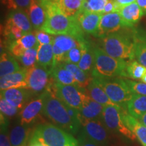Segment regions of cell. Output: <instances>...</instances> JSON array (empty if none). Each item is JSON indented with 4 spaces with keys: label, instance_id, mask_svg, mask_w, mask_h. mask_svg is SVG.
Segmentation results:
<instances>
[{
    "label": "cell",
    "instance_id": "obj_1",
    "mask_svg": "<svg viewBox=\"0 0 146 146\" xmlns=\"http://www.w3.org/2000/svg\"><path fill=\"white\" fill-rule=\"evenodd\" d=\"M46 11V21L41 30L51 35H65L74 37L80 43L87 41L75 17H68L60 12L53 0L41 3Z\"/></svg>",
    "mask_w": 146,
    "mask_h": 146
},
{
    "label": "cell",
    "instance_id": "obj_2",
    "mask_svg": "<svg viewBox=\"0 0 146 146\" xmlns=\"http://www.w3.org/2000/svg\"><path fill=\"white\" fill-rule=\"evenodd\" d=\"M50 86L42 93L43 96L42 114L54 125L70 134L76 135L80 129L76 127L71 119L64 104L55 95Z\"/></svg>",
    "mask_w": 146,
    "mask_h": 146
},
{
    "label": "cell",
    "instance_id": "obj_3",
    "mask_svg": "<svg viewBox=\"0 0 146 146\" xmlns=\"http://www.w3.org/2000/svg\"><path fill=\"white\" fill-rule=\"evenodd\" d=\"M134 29L119 31L100 38V47L111 57L121 60H135Z\"/></svg>",
    "mask_w": 146,
    "mask_h": 146
},
{
    "label": "cell",
    "instance_id": "obj_4",
    "mask_svg": "<svg viewBox=\"0 0 146 146\" xmlns=\"http://www.w3.org/2000/svg\"><path fill=\"white\" fill-rule=\"evenodd\" d=\"M94 66L92 76L95 78H112L118 76L127 77L126 73L127 62L116 59L108 55L100 47L93 46Z\"/></svg>",
    "mask_w": 146,
    "mask_h": 146
},
{
    "label": "cell",
    "instance_id": "obj_5",
    "mask_svg": "<svg viewBox=\"0 0 146 146\" xmlns=\"http://www.w3.org/2000/svg\"><path fill=\"white\" fill-rule=\"evenodd\" d=\"M32 137L47 146H77L78 144L72 134L49 123L38 125Z\"/></svg>",
    "mask_w": 146,
    "mask_h": 146
},
{
    "label": "cell",
    "instance_id": "obj_6",
    "mask_svg": "<svg viewBox=\"0 0 146 146\" xmlns=\"http://www.w3.org/2000/svg\"><path fill=\"white\" fill-rule=\"evenodd\" d=\"M94 81L100 85L115 104L126 109L127 103L132 99L133 93L130 90L124 78H95Z\"/></svg>",
    "mask_w": 146,
    "mask_h": 146
},
{
    "label": "cell",
    "instance_id": "obj_7",
    "mask_svg": "<svg viewBox=\"0 0 146 146\" xmlns=\"http://www.w3.org/2000/svg\"><path fill=\"white\" fill-rule=\"evenodd\" d=\"M102 120L112 133L120 134L135 141L136 136L124 123L122 116V108L118 105L106 106L102 112Z\"/></svg>",
    "mask_w": 146,
    "mask_h": 146
},
{
    "label": "cell",
    "instance_id": "obj_8",
    "mask_svg": "<svg viewBox=\"0 0 146 146\" xmlns=\"http://www.w3.org/2000/svg\"><path fill=\"white\" fill-rule=\"evenodd\" d=\"M51 89L65 104L79 110L81 108L84 98L86 96V89L74 85H63L54 82L51 84Z\"/></svg>",
    "mask_w": 146,
    "mask_h": 146
},
{
    "label": "cell",
    "instance_id": "obj_9",
    "mask_svg": "<svg viewBox=\"0 0 146 146\" xmlns=\"http://www.w3.org/2000/svg\"><path fill=\"white\" fill-rule=\"evenodd\" d=\"M28 88L34 94L44 92L51 84L54 82L51 72L36 64L31 68H27Z\"/></svg>",
    "mask_w": 146,
    "mask_h": 146
},
{
    "label": "cell",
    "instance_id": "obj_10",
    "mask_svg": "<svg viewBox=\"0 0 146 146\" xmlns=\"http://www.w3.org/2000/svg\"><path fill=\"white\" fill-rule=\"evenodd\" d=\"M80 120L83 127L82 131L87 137L100 146L108 145L111 141V132L107 129L102 119L86 120L80 118Z\"/></svg>",
    "mask_w": 146,
    "mask_h": 146
},
{
    "label": "cell",
    "instance_id": "obj_11",
    "mask_svg": "<svg viewBox=\"0 0 146 146\" xmlns=\"http://www.w3.org/2000/svg\"><path fill=\"white\" fill-rule=\"evenodd\" d=\"M123 28L125 27L119 12L102 14L97 36L99 38L104 37L119 31Z\"/></svg>",
    "mask_w": 146,
    "mask_h": 146
},
{
    "label": "cell",
    "instance_id": "obj_12",
    "mask_svg": "<svg viewBox=\"0 0 146 146\" xmlns=\"http://www.w3.org/2000/svg\"><path fill=\"white\" fill-rule=\"evenodd\" d=\"M33 94V93L28 89L12 88L1 90V97L12 106L21 110L31 101Z\"/></svg>",
    "mask_w": 146,
    "mask_h": 146
},
{
    "label": "cell",
    "instance_id": "obj_13",
    "mask_svg": "<svg viewBox=\"0 0 146 146\" xmlns=\"http://www.w3.org/2000/svg\"><path fill=\"white\" fill-rule=\"evenodd\" d=\"M43 107V96L40 94L39 98L29 102L19 113L20 124L29 126L36 119L42 112Z\"/></svg>",
    "mask_w": 146,
    "mask_h": 146
},
{
    "label": "cell",
    "instance_id": "obj_14",
    "mask_svg": "<svg viewBox=\"0 0 146 146\" xmlns=\"http://www.w3.org/2000/svg\"><path fill=\"white\" fill-rule=\"evenodd\" d=\"M102 16L101 13L80 11L76 18L80 27L85 33L97 36Z\"/></svg>",
    "mask_w": 146,
    "mask_h": 146
},
{
    "label": "cell",
    "instance_id": "obj_15",
    "mask_svg": "<svg viewBox=\"0 0 146 146\" xmlns=\"http://www.w3.org/2000/svg\"><path fill=\"white\" fill-rule=\"evenodd\" d=\"M27 68H23L21 70L1 77L0 88L1 90L12 88L28 89Z\"/></svg>",
    "mask_w": 146,
    "mask_h": 146
},
{
    "label": "cell",
    "instance_id": "obj_16",
    "mask_svg": "<svg viewBox=\"0 0 146 146\" xmlns=\"http://www.w3.org/2000/svg\"><path fill=\"white\" fill-rule=\"evenodd\" d=\"M34 130L30 126L21 125V124L14 126L9 133L11 145L12 146H28Z\"/></svg>",
    "mask_w": 146,
    "mask_h": 146
},
{
    "label": "cell",
    "instance_id": "obj_17",
    "mask_svg": "<svg viewBox=\"0 0 146 146\" xmlns=\"http://www.w3.org/2000/svg\"><path fill=\"white\" fill-rule=\"evenodd\" d=\"M104 106L93 100L88 95L84 98L83 105L79 110L80 118L86 120L101 119Z\"/></svg>",
    "mask_w": 146,
    "mask_h": 146
},
{
    "label": "cell",
    "instance_id": "obj_18",
    "mask_svg": "<svg viewBox=\"0 0 146 146\" xmlns=\"http://www.w3.org/2000/svg\"><path fill=\"white\" fill-rule=\"evenodd\" d=\"M118 12L121 16L125 28H133L144 15L136 1L122 7Z\"/></svg>",
    "mask_w": 146,
    "mask_h": 146
},
{
    "label": "cell",
    "instance_id": "obj_19",
    "mask_svg": "<svg viewBox=\"0 0 146 146\" xmlns=\"http://www.w3.org/2000/svg\"><path fill=\"white\" fill-rule=\"evenodd\" d=\"M122 108V107H121ZM122 116L126 126L134 133L139 141L143 146H146V127L128 113L127 110L122 108Z\"/></svg>",
    "mask_w": 146,
    "mask_h": 146
},
{
    "label": "cell",
    "instance_id": "obj_20",
    "mask_svg": "<svg viewBox=\"0 0 146 146\" xmlns=\"http://www.w3.org/2000/svg\"><path fill=\"white\" fill-rule=\"evenodd\" d=\"M26 12L28 14L33 29L41 30L47 18L46 11L38 0H35Z\"/></svg>",
    "mask_w": 146,
    "mask_h": 146
},
{
    "label": "cell",
    "instance_id": "obj_21",
    "mask_svg": "<svg viewBox=\"0 0 146 146\" xmlns=\"http://www.w3.org/2000/svg\"><path fill=\"white\" fill-rule=\"evenodd\" d=\"M8 19L14 25L21 29L26 34L32 33L33 27L26 11L21 9L12 10L9 14Z\"/></svg>",
    "mask_w": 146,
    "mask_h": 146
},
{
    "label": "cell",
    "instance_id": "obj_22",
    "mask_svg": "<svg viewBox=\"0 0 146 146\" xmlns=\"http://www.w3.org/2000/svg\"><path fill=\"white\" fill-rule=\"evenodd\" d=\"M135 59L146 68V32L134 29Z\"/></svg>",
    "mask_w": 146,
    "mask_h": 146
},
{
    "label": "cell",
    "instance_id": "obj_23",
    "mask_svg": "<svg viewBox=\"0 0 146 146\" xmlns=\"http://www.w3.org/2000/svg\"><path fill=\"white\" fill-rule=\"evenodd\" d=\"M82 56L78 63V67L87 74L92 76V71L94 66V54L93 45L87 41L81 43Z\"/></svg>",
    "mask_w": 146,
    "mask_h": 146
},
{
    "label": "cell",
    "instance_id": "obj_24",
    "mask_svg": "<svg viewBox=\"0 0 146 146\" xmlns=\"http://www.w3.org/2000/svg\"><path fill=\"white\" fill-rule=\"evenodd\" d=\"M128 113L136 119H140L146 112V96L133 94L126 107Z\"/></svg>",
    "mask_w": 146,
    "mask_h": 146
},
{
    "label": "cell",
    "instance_id": "obj_25",
    "mask_svg": "<svg viewBox=\"0 0 146 146\" xmlns=\"http://www.w3.org/2000/svg\"><path fill=\"white\" fill-rule=\"evenodd\" d=\"M37 64L51 72L54 65L53 43L39 44L37 48Z\"/></svg>",
    "mask_w": 146,
    "mask_h": 146
},
{
    "label": "cell",
    "instance_id": "obj_26",
    "mask_svg": "<svg viewBox=\"0 0 146 146\" xmlns=\"http://www.w3.org/2000/svg\"><path fill=\"white\" fill-rule=\"evenodd\" d=\"M86 92L91 99L103 105L104 106L108 105H116L110 99L105 91L98 84H97L94 79L87 87Z\"/></svg>",
    "mask_w": 146,
    "mask_h": 146
},
{
    "label": "cell",
    "instance_id": "obj_27",
    "mask_svg": "<svg viewBox=\"0 0 146 146\" xmlns=\"http://www.w3.org/2000/svg\"><path fill=\"white\" fill-rule=\"evenodd\" d=\"M60 64H61L62 66H63L65 68H66L67 70H68L72 73L74 78H75L77 85L79 87L86 89L87 87L92 81L93 76L84 72L83 70H81L78 67V65L66 62H63Z\"/></svg>",
    "mask_w": 146,
    "mask_h": 146
},
{
    "label": "cell",
    "instance_id": "obj_28",
    "mask_svg": "<svg viewBox=\"0 0 146 146\" xmlns=\"http://www.w3.org/2000/svg\"><path fill=\"white\" fill-rule=\"evenodd\" d=\"M51 75L56 83L63 85H74L78 86L73 74L62 66L61 64H58L53 67L51 70Z\"/></svg>",
    "mask_w": 146,
    "mask_h": 146
},
{
    "label": "cell",
    "instance_id": "obj_29",
    "mask_svg": "<svg viewBox=\"0 0 146 146\" xmlns=\"http://www.w3.org/2000/svg\"><path fill=\"white\" fill-rule=\"evenodd\" d=\"M60 12L68 17H75L81 10L83 0H53Z\"/></svg>",
    "mask_w": 146,
    "mask_h": 146
},
{
    "label": "cell",
    "instance_id": "obj_30",
    "mask_svg": "<svg viewBox=\"0 0 146 146\" xmlns=\"http://www.w3.org/2000/svg\"><path fill=\"white\" fill-rule=\"evenodd\" d=\"M23 68L20 66L17 60L12 55L8 53H1L0 60V76L1 77L12 74L21 70Z\"/></svg>",
    "mask_w": 146,
    "mask_h": 146
},
{
    "label": "cell",
    "instance_id": "obj_31",
    "mask_svg": "<svg viewBox=\"0 0 146 146\" xmlns=\"http://www.w3.org/2000/svg\"><path fill=\"white\" fill-rule=\"evenodd\" d=\"M25 35H26V33L21 29L14 25L8 19L7 20L4 29H3V35L6 40L8 47L11 43L21 39Z\"/></svg>",
    "mask_w": 146,
    "mask_h": 146
},
{
    "label": "cell",
    "instance_id": "obj_32",
    "mask_svg": "<svg viewBox=\"0 0 146 146\" xmlns=\"http://www.w3.org/2000/svg\"><path fill=\"white\" fill-rule=\"evenodd\" d=\"M53 43L57 45L60 49H61L66 53L74 47L81 45V43L76 41L74 37L70 35H59L55 36Z\"/></svg>",
    "mask_w": 146,
    "mask_h": 146
},
{
    "label": "cell",
    "instance_id": "obj_33",
    "mask_svg": "<svg viewBox=\"0 0 146 146\" xmlns=\"http://www.w3.org/2000/svg\"><path fill=\"white\" fill-rule=\"evenodd\" d=\"M145 71V67L138 62L137 60H129L127 62V68H126L127 77L135 80L141 79Z\"/></svg>",
    "mask_w": 146,
    "mask_h": 146
},
{
    "label": "cell",
    "instance_id": "obj_34",
    "mask_svg": "<svg viewBox=\"0 0 146 146\" xmlns=\"http://www.w3.org/2000/svg\"><path fill=\"white\" fill-rule=\"evenodd\" d=\"M108 1V0H83L80 11L102 14Z\"/></svg>",
    "mask_w": 146,
    "mask_h": 146
},
{
    "label": "cell",
    "instance_id": "obj_35",
    "mask_svg": "<svg viewBox=\"0 0 146 146\" xmlns=\"http://www.w3.org/2000/svg\"><path fill=\"white\" fill-rule=\"evenodd\" d=\"M18 59L25 68H31L37 62V48L27 50L25 54Z\"/></svg>",
    "mask_w": 146,
    "mask_h": 146
},
{
    "label": "cell",
    "instance_id": "obj_36",
    "mask_svg": "<svg viewBox=\"0 0 146 146\" xmlns=\"http://www.w3.org/2000/svg\"><path fill=\"white\" fill-rule=\"evenodd\" d=\"M17 41L21 43L27 50L31 48H38L39 45V43L38 42L34 33H30L25 35Z\"/></svg>",
    "mask_w": 146,
    "mask_h": 146
},
{
    "label": "cell",
    "instance_id": "obj_37",
    "mask_svg": "<svg viewBox=\"0 0 146 146\" xmlns=\"http://www.w3.org/2000/svg\"><path fill=\"white\" fill-rule=\"evenodd\" d=\"M82 56V47L81 43L80 46H77L71 49L70 51L66 54L65 59L64 62L72 63L78 65Z\"/></svg>",
    "mask_w": 146,
    "mask_h": 146
},
{
    "label": "cell",
    "instance_id": "obj_38",
    "mask_svg": "<svg viewBox=\"0 0 146 146\" xmlns=\"http://www.w3.org/2000/svg\"><path fill=\"white\" fill-rule=\"evenodd\" d=\"M0 110H1V114H3L7 118H12L18 114L19 109L16 108L13 106L11 105L4 98L1 97V100H0Z\"/></svg>",
    "mask_w": 146,
    "mask_h": 146
},
{
    "label": "cell",
    "instance_id": "obj_39",
    "mask_svg": "<svg viewBox=\"0 0 146 146\" xmlns=\"http://www.w3.org/2000/svg\"><path fill=\"white\" fill-rule=\"evenodd\" d=\"M124 79L127 86L133 94L146 96V83L143 82H136L127 78Z\"/></svg>",
    "mask_w": 146,
    "mask_h": 146
},
{
    "label": "cell",
    "instance_id": "obj_40",
    "mask_svg": "<svg viewBox=\"0 0 146 146\" xmlns=\"http://www.w3.org/2000/svg\"><path fill=\"white\" fill-rule=\"evenodd\" d=\"M34 33L35 35L36 39H37V41L39 43V44L47 45L53 43L54 36H52L51 35L41 30H38L36 31Z\"/></svg>",
    "mask_w": 146,
    "mask_h": 146
},
{
    "label": "cell",
    "instance_id": "obj_41",
    "mask_svg": "<svg viewBox=\"0 0 146 146\" xmlns=\"http://www.w3.org/2000/svg\"><path fill=\"white\" fill-rule=\"evenodd\" d=\"M8 49L12 54L17 58L21 57L27 50V49H25V47L18 41H15L11 43L8 46Z\"/></svg>",
    "mask_w": 146,
    "mask_h": 146
},
{
    "label": "cell",
    "instance_id": "obj_42",
    "mask_svg": "<svg viewBox=\"0 0 146 146\" xmlns=\"http://www.w3.org/2000/svg\"><path fill=\"white\" fill-rule=\"evenodd\" d=\"M8 125H1L0 133V146H12L8 135Z\"/></svg>",
    "mask_w": 146,
    "mask_h": 146
},
{
    "label": "cell",
    "instance_id": "obj_43",
    "mask_svg": "<svg viewBox=\"0 0 146 146\" xmlns=\"http://www.w3.org/2000/svg\"><path fill=\"white\" fill-rule=\"evenodd\" d=\"M77 141V146H100L98 143H96V142L93 141L89 137H87L86 135L82 131L80 133V134L78 135Z\"/></svg>",
    "mask_w": 146,
    "mask_h": 146
},
{
    "label": "cell",
    "instance_id": "obj_44",
    "mask_svg": "<svg viewBox=\"0 0 146 146\" xmlns=\"http://www.w3.org/2000/svg\"><path fill=\"white\" fill-rule=\"evenodd\" d=\"M35 0H12L14 5L16 7V10L21 9V10L27 11L28 10L31 5Z\"/></svg>",
    "mask_w": 146,
    "mask_h": 146
},
{
    "label": "cell",
    "instance_id": "obj_45",
    "mask_svg": "<svg viewBox=\"0 0 146 146\" xmlns=\"http://www.w3.org/2000/svg\"><path fill=\"white\" fill-rule=\"evenodd\" d=\"M120 9V7L118 6V5L114 2L113 0H108V1L107 3L105 5L103 12H102V14L119 12Z\"/></svg>",
    "mask_w": 146,
    "mask_h": 146
},
{
    "label": "cell",
    "instance_id": "obj_46",
    "mask_svg": "<svg viewBox=\"0 0 146 146\" xmlns=\"http://www.w3.org/2000/svg\"><path fill=\"white\" fill-rule=\"evenodd\" d=\"M113 1L118 6H119L121 8L122 7L130 4L131 3L135 2L136 0H113Z\"/></svg>",
    "mask_w": 146,
    "mask_h": 146
},
{
    "label": "cell",
    "instance_id": "obj_47",
    "mask_svg": "<svg viewBox=\"0 0 146 146\" xmlns=\"http://www.w3.org/2000/svg\"><path fill=\"white\" fill-rule=\"evenodd\" d=\"M28 146H47V145H44V144L41 143V141H39V140H37L36 139L33 137H32Z\"/></svg>",
    "mask_w": 146,
    "mask_h": 146
},
{
    "label": "cell",
    "instance_id": "obj_48",
    "mask_svg": "<svg viewBox=\"0 0 146 146\" xmlns=\"http://www.w3.org/2000/svg\"><path fill=\"white\" fill-rule=\"evenodd\" d=\"M136 3L143 11L144 15H146V0H136Z\"/></svg>",
    "mask_w": 146,
    "mask_h": 146
},
{
    "label": "cell",
    "instance_id": "obj_49",
    "mask_svg": "<svg viewBox=\"0 0 146 146\" xmlns=\"http://www.w3.org/2000/svg\"><path fill=\"white\" fill-rule=\"evenodd\" d=\"M138 120L141 124H143L144 126H145L146 127V112L141 116V118H140V119H139Z\"/></svg>",
    "mask_w": 146,
    "mask_h": 146
},
{
    "label": "cell",
    "instance_id": "obj_50",
    "mask_svg": "<svg viewBox=\"0 0 146 146\" xmlns=\"http://www.w3.org/2000/svg\"><path fill=\"white\" fill-rule=\"evenodd\" d=\"M141 80L142 82H143V83H146V71L145 72V73H144V74H143V76H142V77H141Z\"/></svg>",
    "mask_w": 146,
    "mask_h": 146
},
{
    "label": "cell",
    "instance_id": "obj_51",
    "mask_svg": "<svg viewBox=\"0 0 146 146\" xmlns=\"http://www.w3.org/2000/svg\"><path fill=\"white\" fill-rule=\"evenodd\" d=\"M38 1H39L41 3H43L47 2V1H50V0H38Z\"/></svg>",
    "mask_w": 146,
    "mask_h": 146
}]
</instances>
